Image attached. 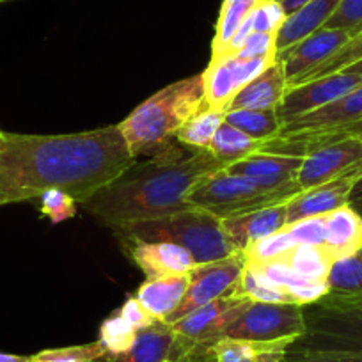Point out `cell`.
<instances>
[{
    "instance_id": "2",
    "label": "cell",
    "mask_w": 362,
    "mask_h": 362,
    "mask_svg": "<svg viewBox=\"0 0 362 362\" xmlns=\"http://www.w3.org/2000/svg\"><path fill=\"white\" fill-rule=\"evenodd\" d=\"M226 169L208 149L183 146L174 139L146 162L128 167L95 192L82 208L114 229L190 210L187 197L204 177Z\"/></svg>"
},
{
    "instance_id": "18",
    "label": "cell",
    "mask_w": 362,
    "mask_h": 362,
    "mask_svg": "<svg viewBox=\"0 0 362 362\" xmlns=\"http://www.w3.org/2000/svg\"><path fill=\"white\" fill-rule=\"evenodd\" d=\"M293 344L284 341H250L221 337L206 346L208 362H284Z\"/></svg>"
},
{
    "instance_id": "31",
    "label": "cell",
    "mask_w": 362,
    "mask_h": 362,
    "mask_svg": "<svg viewBox=\"0 0 362 362\" xmlns=\"http://www.w3.org/2000/svg\"><path fill=\"white\" fill-rule=\"evenodd\" d=\"M284 261H286L297 274H300L302 277L311 281H327L330 267H332L334 263V259L329 256V252H327L323 247L304 245V243H298V245L284 257Z\"/></svg>"
},
{
    "instance_id": "40",
    "label": "cell",
    "mask_w": 362,
    "mask_h": 362,
    "mask_svg": "<svg viewBox=\"0 0 362 362\" xmlns=\"http://www.w3.org/2000/svg\"><path fill=\"white\" fill-rule=\"evenodd\" d=\"M235 55L240 59H277V34L252 33L247 37L245 43L238 48V52Z\"/></svg>"
},
{
    "instance_id": "48",
    "label": "cell",
    "mask_w": 362,
    "mask_h": 362,
    "mask_svg": "<svg viewBox=\"0 0 362 362\" xmlns=\"http://www.w3.org/2000/svg\"><path fill=\"white\" fill-rule=\"evenodd\" d=\"M167 362H185V361H167Z\"/></svg>"
},
{
    "instance_id": "33",
    "label": "cell",
    "mask_w": 362,
    "mask_h": 362,
    "mask_svg": "<svg viewBox=\"0 0 362 362\" xmlns=\"http://www.w3.org/2000/svg\"><path fill=\"white\" fill-rule=\"evenodd\" d=\"M139 329L132 325L127 318L119 313H116L103 320L102 327H100V343L105 348L107 355H116L121 351L128 350L134 343L135 336H137Z\"/></svg>"
},
{
    "instance_id": "22",
    "label": "cell",
    "mask_w": 362,
    "mask_h": 362,
    "mask_svg": "<svg viewBox=\"0 0 362 362\" xmlns=\"http://www.w3.org/2000/svg\"><path fill=\"white\" fill-rule=\"evenodd\" d=\"M187 290H189V274L156 277V279H146L135 297L153 318L167 322L181 304Z\"/></svg>"
},
{
    "instance_id": "25",
    "label": "cell",
    "mask_w": 362,
    "mask_h": 362,
    "mask_svg": "<svg viewBox=\"0 0 362 362\" xmlns=\"http://www.w3.org/2000/svg\"><path fill=\"white\" fill-rule=\"evenodd\" d=\"M261 2L263 0H222L221 13L215 25V36L211 41L210 61L221 59L226 54L235 34Z\"/></svg>"
},
{
    "instance_id": "23",
    "label": "cell",
    "mask_w": 362,
    "mask_h": 362,
    "mask_svg": "<svg viewBox=\"0 0 362 362\" xmlns=\"http://www.w3.org/2000/svg\"><path fill=\"white\" fill-rule=\"evenodd\" d=\"M254 267H256L267 279H270L272 283L276 284V286L286 290L295 304L309 305L329 293V284H327V281L305 279L300 274H297V272H295L284 259L270 261V263L263 264H254Z\"/></svg>"
},
{
    "instance_id": "35",
    "label": "cell",
    "mask_w": 362,
    "mask_h": 362,
    "mask_svg": "<svg viewBox=\"0 0 362 362\" xmlns=\"http://www.w3.org/2000/svg\"><path fill=\"white\" fill-rule=\"evenodd\" d=\"M361 59H362V33H358L355 34V36L351 37L343 48H339V50H337L329 61H325L322 66H318L315 71L309 73L300 83L320 78V76H327V75H334V73L344 71L348 66L355 64V62L361 61Z\"/></svg>"
},
{
    "instance_id": "6",
    "label": "cell",
    "mask_w": 362,
    "mask_h": 362,
    "mask_svg": "<svg viewBox=\"0 0 362 362\" xmlns=\"http://www.w3.org/2000/svg\"><path fill=\"white\" fill-rule=\"evenodd\" d=\"M298 192L297 183H290L276 190H267L256 185L247 177L231 174L226 169L204 177L199 185L189 194L187 203L192 208L210 211L218 218L236 217V215L250 214L263 208L286 204Z\"/></svg>"
},
{
    "instance_id": "45",
    "label": "cell",
    "mask_w": 362,
    "mask_h": 362,
    "mask_svg": "<svg viewBox=\"0 0 362 362\" xmlns=\"http://www.w3.org/2000/svg\"><path fill=\"white\" fill-rule=\"evenodd\" d=\"M0 362H33V358L25 357V355L4 354V351H0Z\"/></svg>"
},
{
    "instance_id": "4",
    "label": "cell",
    "mask_w": 362,
    "mask_h": 362,
    "mask_svg": "<svg viewBox=\"0 0 362 362\" xmlns=\"http://www.w3.org/2000/svg\"><path fill=\"white\" fill-rule=\"evenodd\" d=\"M114 235L121 242L139 240V242L174 243L189 250L197 264L224 259L233 254L242 252L229 240L222 218L199 208L121 226L114 229Z\"/></svg>"
},
{
    "instance_id": "11",
    "label": "cell",
    "mask_w": 362,
    "mask_h": 362,
    "mask_svg": "<svg viewBox=\"0 0 362 362\" xmlns=\"http://www.w3.org/2000/svg\"><path fill=\"white\" fill-rule=\"evenodd\" d=\"M249 298L236 293L224 295L203 308L196 309L190 315L183 316L177 322L170 323L174 332L190 344L206 348L214 341L224 337L226 330L240 316V313L249 304Z\"/></svg>"
},
{
    "instance_id": "27",
    "label": "cell",
    "mask_w": 362,
    "mask_h": 362,
    "mask_svg": "<svg viewBox=\"0 0 362 362\" xmlns=\"http://www.w3.org/2000/svg\"><path fill=\"white\" fill-rule=\"evenodd\" d=\"M226 121V110L221 109H201L194 117H190L180 130L176 132L174 139L180 144L189 148L208 149L210 142L214 141L215 134Z\"/></svg>"
},
{
    "instance_id": "29",
    "label": "cell",
    "mask_w": 362,
    "mask_h": 362,
    "mask_svg": "<svg viewBox=\"0 0 362 362\" xmlns=\"http://www.w3.org/2000/svg\"><path fill=\"white\" fill-rule=\"evenodd\" d=\"M329 293L339 297H361L362 295V247L332 263L327 277Z\"/></svg>"
},
{
    "instance_id": "8",
    "label": "cell",
    "mask_w": 362,
    "mask_h": 362,
    "mask_svg": "<svg viewBox=\"0 0 362 362\" xmlns=\"http://www.w3.org/2000/svg\"><path fill=\"white\" fill-rule=\"evenodd\" d=\"M245 264L247 257L243 252H236L224 259L196 264L189 272V290L176 311L173 313V316L167 320V323L177 322L183 316L190 315L196 309L203 308L224 295L235 293Z\"/></svg>"
},
{
    "instance_id": "13",
    "label": "cell",
    "mask_w": 362,
    "mask_h": 362,
    "mask_svg": "<svg viewBox=\"0 0 362 362\" xmlns=\"http://www.w3.org/2000/svg\"><path fill=\"white\" fill-rule=\"evenodd\" d=\"M362 162V139L350 137L320 146L304 156L295 183L300 190L313 189L346 173Z\"/></svg>"
},
{
    "instance_id": "16",
    "label": "cell",
    "mask_w": 362,
    "mask_h": 362,
    "mask_svg": "<svg viewBox=\"0 0 362 362\" xmlns=\"http://www.w3.org/2000/svg\"><path fill=\"white\" fill-rule=\"evenodd\" d=\"M304 156L281 155V153L259 151L226 167L231 174L247 177L267 190H276L293 183Z\"/></svg>"
},
{
    "instance_id": "20",
    "label": "cell",
    "mask_w": 362,
    "mask_h": 362,
    "mask_svg": "<svg viewBox=\"0 0 362 362\" xmlns=\"http://www.w3.org/2000/svg\"><path fill=\"white\" fill-rule=\"evenodd\" d=\"M222 224H224V229L233 245L242 250V252H245L250 243L286 228V204H277V206L263 208V210L250 211V214L224 218Z\"/></svg>"
},
{
    "instance_id": "26",
    "label": "cell",
    "mask_w": 362,
    "mask_h": 362,
    "mask_svg": "<svg viewBox=\"0 0 362 362\" xmlns=\"http://www.w3.org/2000/svg\"><path fill=\"white\" fill-rule=\"evenodd\" d=\"M264 142L267 141H257V139L249 137V135L236 130L235 127H231V124H228L224 121L221 124V128L217 130V134H215L214 141L208 146V151L218 162L229 167L231 163L240 162V160L247 158V156H252L256 153H259L263 149Z\"/></svg>"
},
{
    "instance_id": "47",
    "label": "cell",
    "mask_w": 362,
    "mask_h": 362,
    "mask_svg": "<svg viewBox=\"0 0 362 362\" xmlns=\"http://www.w3.org/2000/svg\"><path fill=\"white\" fill-rule=\"evenodd\" d=\"M4 139H6V132L0 130V144H2V142H4Z\"/></svg>"
},
{
    "instance_id": "43",
    "label": "cell",
    "mask_w": 362,
    "mask_h": 362,
    "mask_svg": "<svg viewBox=\"0 0 362 362\" xmlns=\"http://www.w3.org/2000/svg\"><path fill=\"white\" fill-rule=\"evenodd\" d=\"M348 206L362 218V176L355 181V185L351 187L350 196H348Z\"/></svg>"
},
{
    "instance_id": "1",
    "label": "cell",
    "mask_w": 362,
    "mask_h": 362,
    "mask_svg": "<svg viewBox=\"0 0 362 362\" xmlns=\"http://www.w3.org/2000/svg\"><path fill=\"white\" fill-rule=\"evenodd\" d=\"M137 162L119 124L64 135L8 134L0 144V206L40 199L50 189L82 204Z\"/></svg>"
},
{
    "instance_id": "42",
    "label": "cell",
    "mask_w": 362,
    "mask_h": 362,
    "mask_svg": "<svg viewBox=\"0 0 362 362\" xmlns=\"http://www.w3.org/2000/svg\"><path fill=\"white\" fill-rule=\"evenodd\" d=\"M119 313L132 323L134 327H137L139 330L144 329V327L151 325L153 322H156L148 311H146L144 305L137 300V297H130L123 305L119 308Z\"/></svg>"
},
{
    "instance_id": "14",
    "label": "cell",
    "mask_w": 362,
    "mask_h": 362,
    "mask_svg": "<svg viewBox=\"0 0 362 362\" xmlns=\"http://www.w3.org/2000/svg\"><path fill=\"white\" fill-rule=\"evenodd\" d=\"M362 176V162L348 169L346 173L337 176L336 180H330L313 189L302 190L293 199L286 203L288 224L302 221L308 217H318V215H327L330 211L337 210L348 204V196H350L351 187L355 181Z\"/></svg>"
},
{
    "instance_id": "37",
    "label": "cell",
    "mask_w": 362,
    "mask_h": 362,
    "mask_svg": "<svg viewBox=\"0 0 362 362\" xmlns=\"http://www.w3.org/2000/svg\"><path fill=\"white\" fill-rule=\"evenodd\" d=\"M288 18V13L284 11L279 0H263L254 13L250 15L254 33L279 34L284 22Z\"/></svg>"
},
{
    "instance_id": "21",
    "label": "cell",
    "mask_w": 362,
    "mask_h": 362,
    "mask_svg": "<svg viewBox=\"0 0 362 362\" xmlns=\"http://www.w3.org/2000/svg\"><path fill=\"white\" fill-rule=\"evenodd\" d=\"M339 4L341 0H309L300 9L288 15L283 29L277 34V55L284 54L288 48L315 30L322 29Z\"/></svg>"
},
{
    "instance_id": "30",
    "label": "cell",
    "mask_w": 362,
    "mask_h": 362,
    "mask_svg": "<svg viewBox=\"0 0 362 362\" xmlns=\"http://www.w3.org/2000/svg\"><path fill=\"white\" fill-rule=\"evenodd\" d=\"M236 295L245 297L254 302H274V304H295L286 290L276 286L270 279L261 274L254 264L247 263L242 272L238 284H236Z\"/></svg>"
},
{
    "instance_id": "12",
    "label": "cell",
    "mask_w": 362,
    "mask_h": 362,
    "mask_svg": "<svg viewBox=\"0 0 362 362\" xmlns=\"http://www.w3.org/2000/svg\"><path fill=\"white\" fill-rule=\"evenodd\" d=\"M351 37H354V34L348 33V30L322 27L298 43H295L291 48H288L284 54L277 55V59H281L284 66L288 87L300 83L309 73H313L318 66L329 61Z\"/></svg>"
},
{
    "instance_id": "24",
    "label": "cell",
    "mask_w": 362,
    "mask_h": 362,
    "mask_svg": "<svg viewBox=\"0 0 362 362\" xmlns=\"http://www.w3.org/2000/svg\"><path fill=\"white\" fill-rule=\"evenodd\" d=\"M327 240L323 249L334 261L362 247V218L350 206H341L325 215Z\"/></svg>"
},
{
    "instance_id": "3",
    "label": "cell",
    "mask_w": 362,
    "mask_h": 362,
    "mask_svg": "<svg viewBox=\"0 0 362 362\" xmlns=\"http://www.w3.org/2000/svg\"><path fill=\"white\" fill-rule=\"evenodd\" d=\"M204 103L203 73L173 82L149 96L119 123L132 156H153L174 141V135Z\"/></svg>"
},
{
    "instance_id": "50",
    "label": "cell",
    "mask_w": 362,
    "mask_h": 362,
    "mask_svg": "<svg viewBox=\"0 0 362 362\" xmlns=\"http://www.w3.org/2000/svg\"><path fill=\"white\" fill-rule=\"evenodd\" d=\"M358 139H362V135H361V137H358Z\"/></svg>"
},
{
    "instance_id": "15",
    "label": "cell",
    "mask_w": 362,
    "mask_h": 362,
    "mask_svg": "<svg viewBox=\"0 0 362 362\" xmlns=\"http://www.w3.org/2000/svg\"><path fill=\"white\" fill-rule=\"evenodd\" d=\"M130 259L141 268L146 279L169 276H185L196 267V259L187 249L165 242H123Z\"/></svg>"
},
{
    "instance_id": "49",
    "label": "cell",
    "mask_w": 362,
    "mask_h": 362,
    "mask_svg": "<svg viewBox=\"0 0 362 362\" xmlns=\"http://www.w3.org/2000/svg\"><path fill=\"white\" fill-rule=\"evenodd\" d=\"M2 2H8V0H0V4H2Z\"/></svg>"
},
{
    "instance_id": "17",
    "label": "cell",
    "mask_w": 362,
    "mask_h": 362,
    "mask_svg": "<svg viewBox=\"0 0 362 362\" xmlns=\"http://www.w3.org/2000/svg\"><path fill=\"white\" fill-rule=\"evenodd\" d=\"M288 89L286 73L277 59L259 76L250 80L235 95L228 110H277Z\"/></svg>"
},
{
    "instance_id": "34",
    "label": "cell",
    "mask_w": 362,
    "mask_h": 362,
    "mask_svg": "<svg viewBox=\"0 0 362 362\" xmlns=\"http://www.w3.org/2000/svg\"><path fill=\"white\" fill-rule=\"evenodd\" d=\"M107 351L100 341L76 346L50 348L30 355L33 362H103Z\"/></svg>"
},
{
    "instance_id": "38",
    "label": "cell",
    "mask_w": 362,
    "mask_h": 362,
    "mask_svg": "<svg viewBox=\"0 0 362 362\" xmlns=\"http://www.w3.org/2000/svg\"><path fill=\"white\" fill-rule=\"evenodd\" d=\"M286 229L288 233L293 236L297 243H304V245H316V247L325 245V240H327L325 215L302 218V221L293 222V224H288Z\"/></svg>"
},
{
    "instance_id": "41",
    "label": "cell",
    "mask_w": 362,
    "mask_h": 362,
    "mask_svg": "<svg viewBox=\"0 0 362 362\" xmlns=\"http://www.w3.org/2000/svg\"><path fill=\"white\" fill-rule=\"evenodd\" d=\"M284 362H362V358L343 354H329V351H291Z\"/></svg>"
},
{
    "instance_id": "32",
    "label": "cell",
    "mask_w": 362,
    "mask_h": 362,
    "mask_svg": "<svg viewBox=\"0 0 362 362\" xmlns=\"http://www.w3.org/2000/svg\"><path fill=\"white\" fill-rule=\"evenodd\" d=\"M297 245L298 243L295 242L293 236L284 228L281 231L274 233V235H268L264 238L257 240V242L250 243L243 254L247 257V263L263 264L270 263V261L284 259Z\"/></svg>"
},
{
    "instance_id": "28",
    "label": "cell",
    "mask_w": 362,
    "mask_h": 362,
    "mask_svg": "<svg viewBox=\"0 0 362 362\" xmlns=\"http://www.w3.org/2000/svg\"><path fill=\"white\" fill-rule=\"evenodd\" d=\"M226 123L257 141H270L283 130L277 110H228Z\"/></svg>"
},
{
    "instance_id": "46",
    "label": "cell",
    "mask_w": 362,
    "mask_h": 362,
    "mask_svg": "<svg viewBox=\"0 0 362 362\" xmlns=\"http://www.w3.org/2000/svg\"><path fill=\"white\" fill-rule=\"evenodd\" d=\"M344 71H350V73H355V75H361L362 76V59H361V61L355 62V64L348 66V68L344 69Z\"/></svg>"
},
{
    "instance_id": "7",
    "label": "cell",
    "mask_w": 362,
    "mask_h": 362,
    "mask_svg": "<svg viewBox=\"0 0 362 362\" xmlns=\"http://www.w3.org/2000/svg\"><path fill=\"white\" fill-rule=\"evenodd\" d=\"M308 330L304 305L254 302L245 305L224 337L250 341H297Z\"/></svg>"
},
{
    "instance_id": "9",
    "label": "cell",
    "mask_w": 362,
    "mask_h": 362,
    "mask_svg": "<svg viewBox=\"0 0 362 362\" xmlns=\"http://www.w3.org/2000/svg\"><path fill=\"white\" fill-rule=\"evenodd\" d=\"M277 59H240L236 55L210 61L204 69V103L203 109H221L228 112V107L235 95L243 86L259 76L264 69L270 68Z\"/></svg>"
},
{
    "instance_id": "44",
    "label": "cell",
    "mask_w": 362,
    "mask_h": 362,
    "mask_svg": "<svg viewBox=\"0 0 362 362\" xmlns=\"http://www.w3.org/2000/svg\"><path fill=\"white\" fill-rule=\"evenodd\" d=\"M279 2L283 4L284 11H286L288 15H291V13H295L297 9H300L305 2H309V0H279Z\"/></svg>"
},
{
    "instance_id": "10",
    "label": "cell",
    "mask_w": 362,
    "mask_h": 362,
    "mask_svg": "<svg viewBox=\"0 0 362 362\" xmlns=\"http://www.w3.org/2000/svg\"><path fill=\"white\" fill-rule=\"evenodd\" d=\"M362 83V76L350 71H339L334 75L320 76L298 86L288 87L286 95L281 102L277 114L283 128L297 117L329 105L334 100L341 98L351 89Z\"/></svg>"
},
{
    "instance_id": "39",
    "label": "cell",
    "mask_w": 362,
    "mask_h": 362,
    "mask_svg": "<svg viewBox=\"0 0 362 362\" xmlns=\"http://www.w3.org/2000/svg\"><path fill=\"white\" fill-rule=\"evenodd\" d=\"M323 27L348 30L354 36L362 33V0H341V4Z\"/></svg>"
},
{
    "instance_id": "19",
    "label": "cell",
    "mask_w": 362,
    "mask_h": 362,
    "mask_svg": "<svg viewBox=\"0 0 362 362\" xmlns=\"http://www.w3.org/2000/svg\"><path fill=\"white\" fill-rule=\"evenodd\" d=\"M177 336L167 322H153L137 332L128 350L105 355L103 362H167L173 361Z\"/></svg>"
},
{
    "instance_id": "36",
    "label": "cell",
    "mask_w": 362,
    "mask_h": 362,
    "mask_svg": "<svg viewBox=\"0 0 362 362\" xmlns=\"http://www.w3.org/2000/svg\"><path fill=\"white\" fill-rule=\"evenodd\" d=\"M40 214L47 217L52 224H61V222L73 218L76 215V199L61 189H50L41 194L40 199Z\"/></svg>"
},
{
    "instance_id": "5",
    "label": "cell",
    "mask_w": 362,
    "mask_h": 362,
    "mask_svg": "<svg viewBox=\"0 0 362 362\" xmlns=\"http://www.w3.org/2000/svg\"><path fill=\"white\" fill-rule=\"evenodd\" d=\"M305 334L293 341L291 351H329L362 358V295L327 293L304 305Z\"/></svg>"
}]
</instances>
